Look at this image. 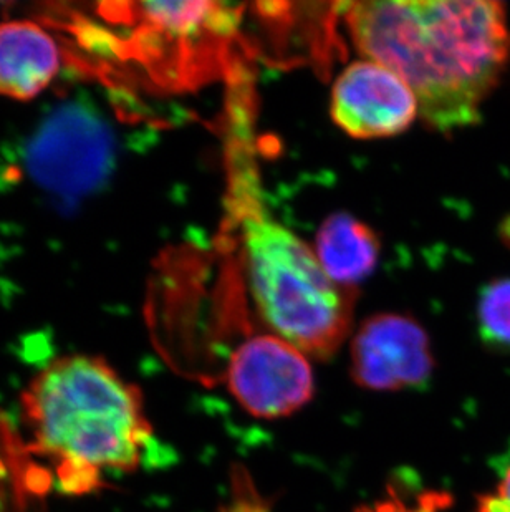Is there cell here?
<instances>
[{"label": "cell", "instance_id": "277c9868", "mask_svg": "<svg viewBox=\"0 0 510 512\" xmlns=\"http://www.w3.org/2000/svg\"><path fill=\"white\" fill-rule=\"evenodd\" d=\"M226 377L237 403L265 420L294 415L315 393L307 355L277 335H255L237 347Z\"/></svg>", "mask_w": 510, "mask_h": 512}, {"label": "cell", "instance_id": "7a4b0ae2", "mask_svg": "<svg viewBox=\"0 0 510 512\" xmlns=\"http://www.w3.org/2000/svg\"><path fill=\"white\" fill-rule=\"evenodd\" d=\"M20 403L63 493L95 491L106 471L133 473L153 438L140 388L98 355L55 358L30 380Z\"/></svg>", "mask_w": 510, "mask_h": 512}, {"label": "cell", "instance_id": "6da1fadb", "mask_svg": "<svg viewBox=\"0 0 510 512\" xmlns=\"http://www.w3.org/2000/svg\"><path fill=\"white\" fill-rule=\"evenodd\" d=\"M353 45L418 98L424 123L476 125L510 60L506 5L496 0H371L340 4Z\"/></svg>", "mask_w": 510, "mask_h": 512}, {"label": "cell", "instance_id": "5b68a950", "mask_svg": "<svg viewBox=\"0 0 510 512\" xmlns=\"http://www.w3.org/2000/svg\"><path fill=\"white\" fill-rule=\"evenodd\" d=\"M353 382L373 392L418 390L428 385L434 357L428 334L408 315H371L353 335Z\"/></svg>", "mask_w": 510, "mask_h": 512}, {"label": "cell", "instance_id": "30bf717a", "mask_svg": "<svg viewBox=\"0 0 510 512\" xmlns=\"http://www.w3.org/2000/svg\"><path fill=\"white\" fill-rule=\"evenodd\" d=\"M453 504V496L446 491H418L409 493L406 489L390 488L385 498L378 499L370 506H363L357 512H444Z\"/></svg>", "mask_w": 510, "mask_h": 512}, {"label": "cell", "instance_id": "3957f363", "mask_svg": "<svg viewBox=\"0 0 510 512\" xmlns=\"http://www.w3.org/2000/svg\"><path fill=\"white\" fill-rule=\"evenodd\" d=\"M249 186L246 178L234 183L232 204L260 317L307 357L330 358L352 329V289L335 284L312 247L270 218Z\"/></svg>", "mask_w": 510, "mask_h": 512}, {"label": "cell", "instance_id": "7c38bea8", "mask_svg": "<svg viewBox=\"0 0 510 512\" xmlns=\"http://www.w3.org/2000/svg\"><path fill=\"white\" fill-rule=\"evenodd\" d=\"M496 493L510 506V466L506 469V473L502 474Z\"/></svg>", "mask_w": 510, "mask_h": 512}, {"label": "cell", "instance_id": "8992f818", "mask_svg": "<svg viewBox=\"0 0 510 512\" xmlns=\"http://www.w3.org/2000/svg\"><path fill=\"white\" fill-rule=\"evenodd\" d=\"M330 113L340 130L357 140L401 135L419 116L408 83L373 60L348 65L333 83Z\"/></svg>", "mask_w": 510, "mask_h": 512}, {"label": "cell", "instance_id": "9c48e42d", "mask_svg": "<svg viewBox=\"0 0 510 512\" xmlns=\"http://www.w3.org/2000/svg\"><path fill=\"white\" fill-rule=\"evenodd\" d=\"M477 325L487 347L510 352V279L484 285L477 302Z\"/></svg>", "mask_w": 510, "mask_h": 512}, {"label": "cell", "instance_id": "52a82bcc", "mask_svg": "<svg viewBox=\"0 0 510 512\" xmlns=\"http://www.w3.org/2000/svg\"><path fill=\"white\" fill-rule=\"evenodd\" d=\"M62 68L57 40L34 20L0 22V95L30 102L44 93Z\"/></svg>", "mask_w": 510, "mask_h": 512}, {"label": "cell", "instance_id": "8fae6325", "mask_svg": "<svg viewBox=\"0 0 510 512\" xmlns=\"http://www.w3.org/2000/svg\"><path fill=\"white\" fill-rule=\"evenodd\" d=\"M476 512H510V506L497 493L482 494L477 498Z\"/></svg>", "mask_w": 510, "mask_h": 512}, {"label": "cell", "instance_id": "ba28073f", "mask_svg": "<svg viewBox=\"0 0 510 512\" xmlns=\"http://www.w3.org/2000/svg\"><path fill=\"white\" fill-rule=\"evenodd\" d=\"M380 237L353 214L333 213L315 239V254L328 277L345 289L365 281L380 259Z\"/></svg>", "mask_w": 510, "mask_h": 512}]
</instances>
